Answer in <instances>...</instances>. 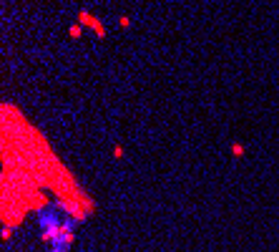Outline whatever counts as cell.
Segmentation results:
<instances>
[{
	"label": "cell",
	"mask_w": 279,
	"mask_h": 252,
	"mask_svg": "<svg viewBox=\"0 0 279 252\" xmlns=\"http://www.w3.org/2000/svg\"><path fill=\"white\" fill-rule=\"evenodd\" d=\"M118 26H121V28H128V26H131V18H128V16H121V18H118Z\"/></svg>",
	"instance_id": "5b68a950"
},
{
	"label": "cell",
	"mask_w": 279,
	"mask_h": 252,
	"mask_svg": "<svg viewBox=\"0 0 279 252\" xmlns=\"http://www.w3.org/2000/svg\"><path fill=\"white\" fill-rule=\"evenodd\" d=\"M81 36H83V26H81V23L76 21V23H73V26L68 28V38H73V41H78Z\"/></svg>",
	"instance_id": "3957f363"
},
{
	"label": "cell",
	"mask_w": 279,
	"mask_h": 252,
	"mask_svg": "<svg viewBox=\"0 0 279 252\" xmlns=\"http://www.w3.org/2000/svg\"><path fill=\"white\" fill-rule=\"evenodd\" d=\"M76 219L58 204H46L38 209V232L48 252H71L76 232Z\"/></svg>",
	"instance_id": "6da1fadb"
},
{
	"label": "cell",
	"mask_w": 279,
	"mask_h": 252,
	"mask_svg": "<svg viewBox=\"0 0 279 252\" xmlns=\"http://www.w3.org/2000/svg\"><path fill=\"white\" fill-rule=\"evenodd\" d=\"M113 156H123V149H121V146H113Z\"/></svg>",
	"instance_id": "8992f818"
},
{
	"label": "cell",
	"mask_w": 279,
	"mask_h": 252,
	"mask_svg": "<svg viewBox=\"0 0 279 252\" xmlns=\"http://www.w3.org/2000/svg\"><path fill=\"white\" fill-rule=\"evenodd\" d=\"M231 154H234V156H244V144L234 141V144H231Z\"/></svg>",
	"instance_id": "277c9868"
},
{
	"label": "cell",
	"mask_w": 279,
	"mask_h": 252,
	"mask_svg": "<svg viewBox=\"0 0 279 252\" xmlns=\"http://www.w3.org/2000/svg\"><path fill=\"white\" fill-rule=\"evenodd\" d=\"M76 21H78L83 28H91V31L96 33V38H106V26H103L101 18H96L91 11H86V8L78 11V18H76Z\"/></svg>",
	"instance_id": "7a4b0ae2"
}]
</instances>
